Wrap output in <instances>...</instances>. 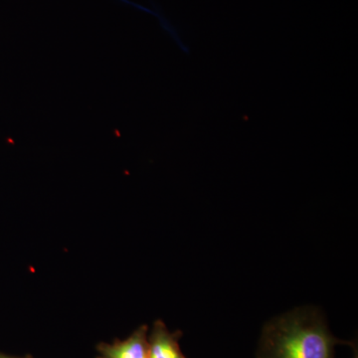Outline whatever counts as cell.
<instances>
[{
  "mask_svg": "<svg viewBox=\"0 0 358 358\" xmlns=\"http://www.w3.org/2000/svg\"><path fill=\"white\" fill-rule=\"evenodd\" d=\"M348 345L352 346V358H358V350L357 341H352V343H346Z\"/></svg>",
  "mask_w": 358,
  "mask_h": 358,
  "instance_id": "277c9868",
  "label": "cell"
},
{
  "mask_svg": "<svg viewBox=\"0 0 358 358\" xmlns=\"http://www.w3.org/2000/svg\"><path fill=\"white\" fill-rule=\"evenodd\" d=\"M181 331H169L162 320H157L148 336V358H186L181 352Z\"/></svg>",
  "mask_w": 358,
  "mask_h": 358,
  "instance_id": "3957f363",
  "label": "cell"
},
{
  "mask_svg": "<svg viewBox=\"0 0 358 358\" xmlns=\"http://www.w3.org/2000/svg\"><path fill=\"white\" fill-rule=\"evenodd\" d=\"M339 341L315 308H296L264 327L257 358H336Z\"/></svg>",
  "mask_w": 358,
  "mask_h": 358,
  "instance_id": "6da1fadb",
  "label": "cell"
},
{
  "mask_svg": "<svg viewBox=\"0 0 358 358\" xmlns=\"http://www.w3.org/2000/svg\"><path fill=\"white\" fill-rule=\"evenodd\" d=\"M148 327L136 329L124 341L100 343L96 346V358H148Z\"/></svg>",
  "mask_w": 358,
  "mask_h": 358,
  "instance_id": "7a4b0ae2",
  "label": "cell"
},
{
  "mask_svg": "<svg viewBox=\"0 0 358 358\" xmlns=\"http://www.w3.org/2000/svg\"><path fill=\"white\" fill-rule=\"evenodd\" d=\"M0 358H31V357H9V355H2V353H0Z\"/></svg>",
  "mask_w": 358,
  "mask_h": 358,
  "instance_id": "5b68a950",
  "label": "cell"
}]
</instances>
